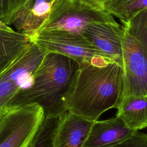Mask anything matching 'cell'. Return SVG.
Returning <instances> with one entry per match:
<instances>
[{"label": "cell", "mask_w": 147, "mask_h": 147, "mask_svg": "<svg viewBox=\"0 0 147 147\" xmlns=\"http://www.w3.org/2000/svg\"><path fill=\"white\" fill-rule=\"evenodd\" d=\"M80 69V64L68 56L46 52L30 86L20 90L8 106L37 104L45 117L62 115L68 110Z\"/></svg>", "instance_id": "cell-1"}, {"label": "cell", "mask_w": 147, "mask_h": 147, "mask_svg": "<svg viewBox=\"0 0 147 147\" xmlns=\"http://www.w3.org/2000/svg\"><path fill=\"white\" fill-rule=\"evenodd\" d=\"M122 65L112 62L105 67L83 65L68 104V110L91 121L106 111L117 109L123 97Z\"/></svg>", "instance_id": "cell-2"}, {"label": "cell", "mask_w": 147, "mask_h": 147, "mask_svg": "<svg viewBox=\"0 0 147 147\" xmlns=\"http://www.w3.org/2000/svg\"><path fill=\"white\" fill-rule=\"evenodd\" d=\"M98 22H116L94 0H57L38 31L61 30L82 34L89 24Z\"/></svg>", "instance_id": "cell-3"}, {"label": "cell", "mask_w": 147, "mask_h": 147, "mask_svg": "<svg viewBox=\"0 0 147 147\" xmlns=\"http://www.w3.org/2000/svg\"><path fill=\"white\" fill-rule=\"evenodd\" d=\"M30 38L45 52L65 55L75 60L80 66L105 67L114 62L80 34L61 30H42Z\"/></svg>", "instance_id": "cell-4"}, {"label": "cell", "mask_w": 147, "mask_h": 147, "mask_svg": "<svg viewBox=\"0 0 147 147\" xmlns=\"http://www.w3.org/2000/svg\"><path fill=\"white\" fill-rule=\"evenodd\" d=\"M44 118L37 104L8 106L0 119V147H28Z\"/></svg>", "instance_id": "cell-5"}, {"label": "cell", "mask_w": 147, "mask_h": 147, "mask_svg": "<svg viewBox=\"0 0 147 147\" xmlns=\"http://www.w3.org/2000/svg\"><path fill=\"white\" fill-rule=\"evenodd\" d=\"M122 67L123 96H147V55L125 28Z\"/></svg>", "instance_id": "cell-6"}, {"label": "cell", "mask_w": 147, "mask_h": 147, "mask_svg": "<svg viewBox=\"0 0 147 147\" xmlns=\"http://www.w3.org/2000/svg\"><path fill=\"white\" fill-rule=\"evenodd\" d=\"M82 34L103 55L123 65V25L117 22H92L84 28Z\"/></svg>", "instance_id": "cell-7"}, {"label": "cell", "mask_w": 147, "mask_h": 147, "mask_svg": "<svg viewBox=\"0 0 147 147\" xmlns=\"http://www.w3.org/2000/svg\"><path fill=\"white\" fill-rule=\"evenodd\" d=\"M94 122L67 110L60 117L55 129V146L83 147Z\"/></svg>", "instance_id": "cell-8"}, {"label": "cell", "mask_w": 147, "mask_h": 147, "mask_svg": "<svg viewBox=\"0 0 147 147\" xmlns=\"http://www.w3.org/2000/svg\"><path fill=\"white\" fill-rule=\"evenodd\" d=\"M57 0H26L15 13L10 26L16 31L32 37L47 19Z\"/></svg>", "instance_id": "cell-9"}, {"label": "cell", "mask_w": 147, "mask_h": 147, "mask_svg": "<svg viewBox=\"0 0 147 147\" xmlns=\"http://www.w3.org/2000/svg\"><path fill=\"white\" fill-rule=\"evenodd\" d=\"M136 131L115 116L94 122L83 147H112L130 137Z\"/></svg>", "instance_id": "cell-10"}, {"label": "cell", "mask_w": 147, "mask_h": 147, "mask_svg": "<svg viewBox=\"0 0 147 147\" xmlns=\"http://www.w3.org/2000/svg\"><path fill=\"white\" fill-rule=\"evenodd\" d=\"M117 117L131 130L147 127V96H123L117 107Z\"/></svg>", "instance_id": "cell-11"}, {"label": "cell", "mask_w": 147, "mask_h": 147, "mask_svg": "<svg viewBox=\"0 0 147 147\" xmlns=\"http://www.w3.org/2000/svg\"><path fill=\"white\" fill-rule=\"evenodd\" d=\"M30 37L16 30L0 29V74L32 44Z\"/></svg>", "instance_id": "cell-12"}, {"label": "cell", "mask_w": 147, "mask_h": 147, "mask_svg": "<svg viewBox=\"0 0 147 147\" xmlns=\"http://www.w3.org/2000/svg\"><path fill=\"white\" fill-rule=\"evenodd\" d=\"M26 87V79L22 75L7 68L0 74V106H8L14 96Z\"/></svg>", "instance_id": "cell-13"}, {"label": "cell", "mask_w": 147, "mask_h": 147, "mask_svg": "<svg viewBox=\"0 0 147 147\" xmlns=\"http://www.w3.org/2000/svg\"><path fill=\"white\" fill-rule=\"evenodd\" d=\"M128 33L141 45L147 55V9L122 23Z\"/></svg>", "instance_id": "cell-14"}, {"label": "cell", "mask_w": 147, "mask_h": 147, "mask_svg": "<svg viewBox=\"0 0 147 147\" xmlns=\"http://www.w3.org/2000/svg\"><path fill=\"white\" fill-rule=\"evenodd\" d=\"M60 117H45L28 147H55L53 137Z\"/></svg>", "instance_id": "cell-15"}, {"label": "cell", "mask_w": 147, "mask_h": 147, "mask_svg": "<svg viewBox=\"0 0 147 147\" xmlns=\"http://www.w3.org/2000/svg\"><path fill=\"white\" fill-rule=\"evenodd\" d=\"M147 9V0H133L109 12L125 23L140 12Z\"/></svg>", "instance_id": "cell-16"}, {"label": "cell", "mask_w": 147, "mask_h": 147, "mask_svg": "<svg viewBox=\"0 0 147 147\" xmlns=\"http://www.w3.org/2000/svg\"><path fill=\"white\" fill-rule=\"evenodd\" d=\"M26 0H0V21L10 26L15 13Z\"/></svg>", "instance_id": "cell-17"}, {"label": "cell", "mask_w": 147, "mask_h": 147, "mask_svg": "<svg viewBox=\"0 0 147 147\" xmlns=\"http://www.w3.org/2000/svg\"><path fill=\"white\" fill-rule=\"evenodd\" d=\"M112 147H147V133L136 131L128 138Z\"/></svg>", "instance_id": "cell-18"}, {"label": "cell", "mask_w": 147, "mask_h": 147, "mask_svg": "<svg viewBox=\"0 0 147 147\" xmlns=\"http://www.w3.org/2000/svg\"><path fill=\"white\" fill-rule=\"evenodd\" d=\"M133 0H106L102 3L105 10L109 11L111 10L119 7Z\"/></svg>", "instance_id": "cell-19"}, {"label": "cell", "mask_w": 147, "mask_h": 147, "mask_svg": "<svg viewBox=\"0 0 147 147\" xmlns=\"http://www.w3.org/2000/svg\"><path fill=\"white\" fill-rule=\"evenodd\" d=\"M0 29L5 30H7V31H14V30H15L13 28H11L10 26H8V25H6L5 24L1 22V21H0Z\"/></svg>", "instance_id": "cell-20"}, {"label": "cell", "mask_w": 147, "mask_h": 147, "mask_svg": "<svg viewBox=\"0 0 147 147\" xmlns=\"http://www.w3.org/2000/svg\"><path fill=\"white\" fill-rule=\"evenodd\" d=\"M8 106H0V119L1 117L3 116L6 110H7Z\"/></svg>", "instance_id": "cell-21"}, {"label": "cell", "mask_w": 147, "mask_h": 147, "mask_svg": "<svg viewBox=\"0 0 147 147\" xmlns=\"http://www.w3.org/2000/svg\"><path fill=\"white\" fill-rule=\"evenodd\" d=\"M95 1H96V2H98V3H100L101 5H102V3L103 2H105V1H106V0H94Z\"/></svg>", "instance_id": "cell-22"}]
</instances>
